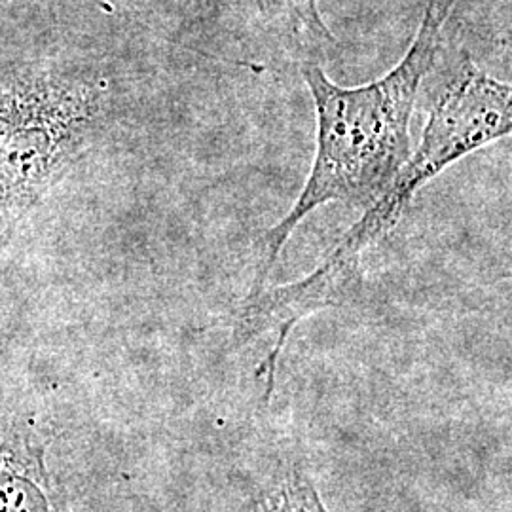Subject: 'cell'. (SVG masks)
Listing matches in <instances>:
<instances>
[{"label": "cell", "instance_id": "5", "mask_svg": "<svg viewBox=\"0 0 512 512\" xmlns=\"http://www.w3.org/2000/svg\"><path fill=\"white\" fill-rule=\"evenodd\" d=\"M262 512H329L304 476L291 475L264 505Z\"/></svg>", "mask_w": 512, "mask_h": 512}, {"label": "cell", "instance_id": "4", "mask_svg": "<svg viewBox=\"0 0 512 512\" xmlns=\"http://www.w3.org/2000/svg\"><path fill=\"white\" fill-rule=\"evenodd\" d=\"M255 4L279 35L308 55L306 61L336 44L321 14V0H255Z\"/></svg>", "mask_w": 512, "mask_h": 512}, {"label": "cell", "instance_id": "3", "mask_svg": "<svg viewBox=\"0 0 512 512\" xmlns=\"http://www.w3.org/2000/svg\"><path fill=\"white\" fill-rule=\"evenodd\" d=\"M0 512H67L55 497L37 452L0 446Z\"/></svg>", "mask_w": 512, "mask_h": 512}, {"label": "cell", "instance_id": "1", "mask_svg": "<svg viewBox=\"0 0 512 512\" xmlns=\"http://www.w3.org/2000/svg\"><path fill=\"white\" fill-rule=\"evenodd\" d=\"M511 128V86L463 55L433 105L420 145L384 194L366 207L363 217L311 274L296 283L251 294L236 321V342L245 344L262 334H274L272 351L281 353L298 321L359 296L365 274L363 256L399 226L421 188L463 156L511 135Z\"/></svg>", "mask_w": 512, "mask_h": 512}, {"label": "cell", "instance_id": "2", "mask_svg": "<svg viewBox=\"0 0 512 512\" xmlns=\"http://www.w3.org/2000/svg\"><path fill=\"white\" fill-rule=\"evenodd\" d=\"M454 4L456 0H427L420 29L403 59L365 86L342 88L317 61L302 63L317 116V150L310 177L291 211L260 239L249 294L266 289L294 230L315 209L329 203L366 209L406 164L412 154L414 105L425 76L437 63L442 27Z\"/></svg>", "mask_w": 512, "mask_h": 512}]
</instances>
